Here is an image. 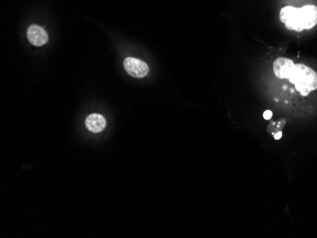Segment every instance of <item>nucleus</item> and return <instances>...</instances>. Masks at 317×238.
Returning <instances> with one entry per match:
<instances>
[{
    "instance_id": "8",
    "label": "nucleus",
    "mask_w": 317,
    "mask_h": 238,
    "mask_svg": "<svg viewBox=\"0 0 317 238\" xmlns=\"http://www.w3.org/2000/svg\"><path fill=\"white\" fill-rule=\"evenodd\" d=\"M272 117H273V112H272L271 110H266V111L263 113V118H264L265 120H270V119H272Z\"/></svg>"
},
{
    "instance_id": "6",
    "label": "nucleus",
    "mask_w": 317,
    "mask_h": 238,
    "mask_svg": "<svg viewBox=\"0 0 317 238\" xmlns=\"http://www.w3.org/2000/svg\"><path fill=\"white\" fill-rule=\"evenodd\" d=\"M107 122L105 118L100 114H91L86 119V126L87 129L93 133H99L106 128Z\"/></svg>"
},
{
    "instance_id": "1",
    "label": "nucleus",
    "mask_w": 317,
    "mask_h": 238,
    "mask_svg": "<svg viewBox=\"0 0 317 238\" xmlns=\"http://www.w3.org/2000/svg\"><path fill=\"white\" fill-rule=\"evenodd\" d=\"M289 80L302 96H308L317 88L316 73L312 69L303 64L295 65Z\"/></svg>"
},
{
    "instance_id": "4",
    "label": "nucleus",
    "mask_w": 317,
    "mask_h": 238,
    "mask_svg": "<svg viewBox=\"0 0 317 238\" xmlns=\"http://www.w3.org/2000/svg\"><path fill=\"white\" fill-rule=\"evenodd\" d=\"M295 67V63L288 58H277L274 62V75L279 79H289Z\"/></svg>"
},
{
    "instance_id": "9",
    "label": "nucleus",
    "mask_w": 317,
    "mask_h": 238,
    "mask_svg": "<svg viewBox=\"0 0 317 238\" xmlns=\"http://www.w3.org/2000/svg\"><path fill=\"white\" fill-rule=\"evenodd\" d=\"M274 138L275 140H280L282 138V132L281 131H278L277 133H275L274 135Z\"/></svg>"
},
{
    "instance_id": "7",
    "label": "nucleus",
    "mask_w": 317,
    "mask_h": 238,
    "mask_svg": "<svg viewBox=\"0 0 317 238\" xmlns=\"http://www.w3.org/2000/svg\"><path fill=\"white\" fill-rule=\"evenodd\" d=\"M296 8L292 7V6H287V7H284L281 9L280 11V14H279V17H280V20L282 23H286L288 21L289 19L294 15L295 12H296Z\"/></svg>"
},
{
    "instance_id": "3",
    "label": "nucleus",
    "mask_w": 317,
    "mask_h": 238,
    "mask_svg": "<svg viewBox=\"0 0 317 238\" xmlns=\"http://www.w3.org/2000/svg\"><path fill=\"white\" fill-rule=\"evenodd\" d=\"M123 66L126 73L135 78H144L149 72L147 64L137 58H126L123 61Z\"/></svg>"
},
{
    "instance_id": "2",
    "label": "nucleus",
    "mask_w": 317,
    "mask_h": 238,
    "mask_svg": "<svg viewBox=\"0 0 317 238\" xmlns=\"http://www.w3.org/2000/svg\"><path fill=\"white\" fill-rule=\"evenodd\" d=\"M316 24V6L306 5L300 9L296 8V13L285 23V26L293 31H302L313 28Z\"/></svg>"
},
{
    "instance_id": "5",
    "label": "nucleus",
    "mask_w": 317,
    "mask_h": 238,
    "mask_svg": "<svg viewBox=\"0 0 317 238\" xmlns=\"http://www.w3.org/2000/svg\"><path fill=\"white\" fill-rule=\"evenodd\" d=\"M27 37L29 39V43L36 47L44 46L49 40L46 30L38 25H31L29 27L27 31Z\"/></svg>"
}]
</instances>
